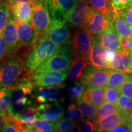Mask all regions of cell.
Returning a JSON list of instances; mask_svg holds the SVG:
<instances>
[{"label":"cell","mask_w":132,"mask_h":132,"mask_svg":"<svg viewBox=\"0 0 132 132\" xmlns=\"http://www.w3.org/2000/svg\"><path fill=\"white\" fill-rule=\"evenodd\" d=\"M45 35L39 37L35 44L29 48L24 64V75L30 77L37 68L45 63L61 47Z\"/></svg>","instance_id":"1"},{"label":"cell","mask_w":132,"mask_h":132,"mask_svg":"<svg viewBox=\"0 0 132 132\" xmlns=\"http://www.w3.org/2000/svg\"><path fill=\"white\" fill-rule=\"evenodd\" d=\"M28 49L23 48L19 53L0 64V86L12 87L23 76Z\"/></svg>","instance_id":"2"},{"label":"cell","mask_w":132,"mask_h":132,"mask_svg":"<svg viewBox=\"0 0 132 132\" xmlns=\"http://www.w3.org/2000/svg\"><path fill=\"white\" fill-rule=\"evenodd\" d=\"M72 50L68 46L62 45L56 52L34 72L44 70H57L68 72L72 61Z\"/></svg>","instance_id":"3"},{"label":"cell","mask_w":132,"mask_h":132,"mask_svg":"<svg viewBox=\"0 0 132 132\" xmlns=\"http://www.w3.org/2000/svg\"><path fill=\"white\" fill-rule=\"evenodd\" d=\"M91 8L88 0H77L73 6L65 13L63 19L72 28H82Z\"/></svg>","instance_id":"4"},{"label":"cell","mask_w":132,"mask_h":132,"mask_svg":"<svg viewBox=\"0 0 132 132\" xmlns=\"http://www.w3.org/2000/svg\"><path fill=\"white\" fill-rule=\"evenodd\" d=\"M70 28L63 19L52 20L50 25L44 35L58 45L69 46L73 37Z\"/></svg>","instance_id":"5"},{"label":"cell","mask_w":132,"mask_h":132,"mask_svg":"<svg viewBox=\"0 0 132 132\" xmlns=\"http://www.w3.org/2000/svg\"><path fill=\"white\" fill-rule=\"evenodd\" d=\"M51 22L52 18L47 0H35L33 4L32 23L39 32V37L45 34Z\"/></svg>","instance_id":"6"},{"label":"cell","mask_w":132,"mask_h":132,"mask_svg":"<svg viewBox=\"0 0 132 132\" xmlns=\"http://www.w3.org/2000/svg\"><path fill=\"white\" fill-rule=\"evenodd\" d=\"M92 45L91 34L84 28L77 29L70 45L72 56L74 57L89 59Z\"/></svg>","instance_id":"7"},{"label":"cell","mask_w":132,"mask_h":132,"mask_svg":"<svg viewBox=\"0 0 132 132\" xmlns=\"http://www.w3.org/2000/svg\"><path fill=\"white\" fill-rule=\"evenodd\" d=\"M67 77V72L50 70L34 72L31 75L30 78L36 86L61 88L64 87V81Z\"/></svg>","instance_id":"8"},{"label":"cell","mask_w":132,"mask_h":132,"mask_svg":"<svg viewBox=\"0 0 132 132\" xmlns=\"http://www.w3.org/2000/svg\"><path fill=\"white\" fill-rule=\"evenodd\" d=\"M113 23L105 15L92 7L82 28L87 30L91 35H99L110 29Z\"/></svg>","instance_id":"9"},{"label":"cell","mask_w":132,"mask_h":132,"mask_svg":"<svg viewBox=\"0 0 132 132\" xmlns=\"http://www.w3.org/2000/svg\"><path fill=\"white\" fill-rule=\"evenodd\" d=\"M110 69H97L88 66L80 77V82L85 86L103 87L106 85Z\"/></svg>","instance_id":"10"},{"label":"cell","mask_w":132,"mask_h":132,"mask_svg":"<svg viewBox=\"0 0 132 132\" xmlns=\"http://www.w3.org/2000/svg\"><path fill=\"white\" fill-rule=\"evenodd\" d=\"M3 35L7 45V58L15 55L23 48L19 42L17 32V23L11 15V14L9 21L3 31Z\"/></svg>","instance_id":"11"},{"label":"cell","mask_w":132,"mask_h":132,"mask_svg":"<svg viewBox=\"0 0 132 132\" xmlns=\"http://www.w3.org/2000/svg\"><path fill=\"white\" fill-rule=\"evenodd\" d=\"M128 112L130 111H124L119 108L118 113L94 120L96 125V131H111L113 128L116 127L120 125L125 126Z\"/></svg>","instance_id":"12"},{"label":"cell","mask_w":132,"mask_h":132,"mask_svg":"<svg viewBox=\"0 0 132 132\" xmlns=\"http://www.w3.org/2000/svg\"><path fill=\"white\" fill-rule=\"evenodd\" d=\"M92 45L89 61L90 65L97 69H109V64L106 59V50L101 45L98 36L92 35Z\"/></svg>","instance_id":"13"},{"label":"cell","mask_w":132,"mask_h":132,"mask_svg":"<svg viewBox=\"0 0 132 132\" xmlns=\"http://www.w3.org/2000/svg\"><path fill=\"white\" fill-rule=\"evenodd\" d=\"M16 23L19 42L23 48H29L39 39V32L32 22L25 23L16 21Z\"/></svg>","instance_id":"14"},{"label":"cell","mask_w":132,"mask_h":132,"mask_svg":"<svg viewBox=\"0 0 132 132\" xmlns=\"http://www.w3.org/2000/svg\"><path fill=\"white\" fill-rule=\"evenodd\" d=\"M38 118L55 122L64 118V111L59 101L39 104L37 106Z\"/></svg>","instance_id":"15"},{"label":"cell","mask_w":132,"mask_h":132,"mask_svg":"<svg viewBox=\"0 0 132 132\" xmlns=\"http://www.w3.org/2000/svg\"><path fill=\"white\" fill-rule=\"evenodd\" d=\"M33 4L34 1L16 2L9 4L11 15L19 22L31 23Z\"/></svg>","instance_id":"16"},{"label":"cell","mask_w":132,"mask_h":132,"mask_svg":"<svg viewBox=\"0 0 132 132\" xmlns=\"http://www.w3.org/2000/svg\"><path fill=\"white\" fill-rule=\"evenodd\" d=\"M130 50H120L116 51L114 58L109 64V69L124 73H132V60Z\"/></svg>","instance_id":"17"},{"label":"cell","mask_w":132,"mask_h":132,"mask_svg":"<svg viewBox=\"0 0 132 132\" xmlns=\"http://www.w3.org/2000/svg\"><path fill=\"white\" fill-rule=\"evenodd\" d=\"M60 87L54 86H39L34 87L33 98L38 104L59 101L60 97Z\"/></svg>","instance_id":"18"},{"label":"cell","mask_w":132,"mask_h":132,"mask_svg":"<svg viewBox=\"0 0 132 132\" xmlns=\"http://www.w3.org/2000/svg\"><path fill=\"white\" fill-rule=\"evenodd\" d=\"M35 86L30 77L24 74L15 85L11 87L12 89V102L15 101L21 97H28L31 95Z\"/></svg>","instance_id":"19"},{"label":"cell","mask_w":132,"mask_h":132,"mask_svg":"<svg viewBox=\"0 0 132 132\" xmlns=\"http://www.w3.org/2000/svg\"><path fill=\"white\" fill-rule=\"evenodd\" d=\"M15 116L19 119L26 132L34 131L35 122L38 118L37 106L35 104L32 103L26 106Z\"/></svg>","instance_id":"20"},{"label":"cell","mask_w":132,"mask_h":132,"mask_svg":"<svg viewBox=\"0 0 132 132\" xmlns=\"http://www.w3.org/2000/svg\"><path fill=\"white\" fill-rule=\"evenodd\" d=\"M52 20L63 19L65 13L77 0H47Z\"/></svg>","instance_id":"21"},{"label":"cell","mask_w":132,"mask_h":132,"mask_svg":"<svg viewBox=\"0 0 132 132\" xmlns=\"http://www.w3.org/2000/svg\"><path fill=\"white\" fill-rule=\"evenodd\" d=\"M97 36L100 44L105 49L112 50L116 52L121 50L119 38L115 30L113 24L110 29Z\"/></svg>","instance_id":"22"},{"label":"cell","mask_w":132,"mask_h":132,"mask_svg":"<svg viewBox=\"0 0 132 132\" xmlns=\"http://www.w3.org/2000/svg\"><path fill=\"white\" fill-rule=\"evenodd\" d=\"M90 65L89 59L74 57L71 61L67 77L70 80H75L81 77L84 72Z\"/></svg>","instance_id":"23"},{"label":"cell","mask_w":132,"mask_h":132,"mask_svg":"<svg viewBox=\"0 0 132 132\" xmlns=\"http://www.w3.org/2000/svg\"><path fill=\"white\" fill-rule=\"evenodd\" d=\"M113 24L120 40L123 38H131L132 26L119 15L118 11L114 16Z\"/></svg>","instance_id":"24"},{"label":"cell","mask_w":132,"mask_h":132,"mask_svg":"<svg viewBox=\"0 0 132 132\" xmlns=\"http://www.w3.org/2000/svg\"><path fill=\"white\" fill-rule=\"evenodd\" d=\"M82 95L85 99L91 102L97 107L105 102V92L102 87L86 86Z\"/></svg>","instance_id":"25"},{"label":"cell","mask_w":132,"mask_h":132,"mask_svg":"<svg viewBox=\"0 0 132 132\" xmlns=\"http://www.w3.org/2000/svg\"><path fill=\"white\" fill-rule=\"evenodd\" d=\"M77 105L83 114L84 116L90 119L95 120L97 118V107L81 95L77 99Z\"/></svg>","instance_id":"26"},{"label":"cell","mask_w":132,"mask_h":132,"mask_svg":"<svg viewBox=\"0 0 132 132\" xmlns=\"http://www.w3.org/2000/svg\"><path fill=\"white\" fill-rule=\"evenodd\" d=\"M127 74V73H124L119 71L110 69L106 86L114 87L119 90L122 85L126 80Z\"/></svg>","instance_id":"27"},{"label":"cell","mask_w":132,"mask_h":132,"mask_svg":"<svg viewBox=\"0 0 132 132\" xmlns=\"http://www.w3.org/2000/svg\"><path fill=\"white\" fill-rule=\"evenodd\" d=\"M54 131L57 132H75L80 131L78 125L75 122L68 119L61 118L53 122Z\"/></svg>","instance_id":"28"},{"label":"cell","mask_w":132,"mask_h":132,"mask_svg":"<svg viewBox=\"0 0 132 132\" xmlns=\"http://www.w3.org/2000/svg\"><path fill=\"white\" fill-rule=\"evenodd\" d=\"M88 1L93 9L102 13L106 16H110L114 11L111 0H88Z\"/></svg>","instance_id":"29"},{"label":"cell","mask_w":132,"mask_h":132,"mask_svg":"<svg viewBox=\"0 0 132 132\" xmlns=\"http://www.w3.org/2000/svg\"><path fill=\"white\" fill-rule=\"evenodd\" d=\"M12 102V89L11 87L0 86V113L6 114Z\"/></svg>","instance_id":"30"},{"label":"cell","mask_w":132,"mask_h":132,"mask_svg":"<svg viewBox=\"0 0 132 132\" xmlns=\"http://www.w3.org/2000/svg\"><path fill=\"white\" fill-rule=\"evenodd\" d=\"M32 102L28 97H21L14 102H11V105L8 108L6 114L8 116H15L19 113L26 106L32 104Z\"/></svg>","instance_id":"31"},{"label":"cell","mask_w":132,"mask_h":132,"mask_svg":"<svg viewBox=\"0 0 132 132\" xmlns=\"http://www.w3.org/2000/svg\"><path fill=\"white\" fill-rule=\"evenodd\" d=\"M118 111L119 108L117 104L108 102H103L100 106L97 107V118L95 119L105 118L114 113H118Z\"/></svg>","instance_id":"32"},{"label":"cell","mask_w":132,"mask_h":132,"mask_svg":"<svg viewBox=\"0 0 132 132\" xmlns=\"http://www.w3.org/2000/svg\"><path fill=\"white\" fill-rule=\"evenodd\" d=\"M11 16V9L9 4L6 0H0V34L7 24Z\"/></svg>","instance_id":"33"},{"label":"cell","mask_w":132,"mask_h":132,"mask_svg":"<svg viewBox=\"0 0 132 132\" xmlns=\"http://www.w3.org/2000/svg\"><path fill=\"white\" fill-rule=\"evenodd\" d=\"M83 114L75 103L72 102L69 103L65 112L66 118L76 123H78L83 119Z\"/></svg>","instance_id":"34"},{"label":"cell","mask_w":132,"mask_h":132,"mask_svg":"<svg viewBox=\"0 0 132 132\" xmlns=\"http://www.w3.org/2000/svg\"><path fill=\"white\" fill-rule=\"evenodd\" d=\"M85 86L80 82L73 81L70 84L67 90V94L71 100H77L82 95L85 90Z\"/></svg>","instance_id":"35"},{"label":"cell","mask_w":132,"mask_h":132,"mask_svg":"<svg viewBox=\"0 0 132 132\" xmlns=\"http://www.w3.org/2000/svg\"><path fill=\"white\" fill-rule=\"evenodd\" d=\"M34 131L37 132H50L54 131L53 122L43 119H37L35 122Z\"/></svg>","instance_id":"36"},{"label":"cell","mask_w":132,"mask_h":132,"mask_svg":"<svg viewBox=\"0 0 132 132\" xmlns=\"http://www.w3.org/2000/svg\"><path fill=\"white\" fill-rule=\"evenodd\" d=\"M103 89L105 92V101L117 104L120 94L119 90L108 86L104 87Z\"/></svg>","instance_id":"37"},{"label":"cell","mask_w":132,"mask_h":132,"mask_svg":"<svg viewBox=\"0 0 132 132\" xmlns=\"http://www.w3.org/2000/svg\"><path fill=\"white\" fill-rule=\"evenodd\" d=\"M80 131L81 132H93L96 131V125L95 122L90 120V119H82L78 122Z\"/></svg>","instance_id":"38"},{"label":"cell","mask_w":132,"mask_h":132,"mask_svg":"<svg viewBox=\"0 0 132 132\" xmlns=\"http://www.w3.org/2000/svg\"><path fill=\"white\" fill-rule=\"evenodd\" d=\"M120 94L124 95L132 99V79L130 73L127 74V78L119 90Z\"/></svg>","instance_id":"39"},{"label":"cell","mask_w":132,"mask_h":132,"mask_svg":"<svg viewBox=\"0 0 132 132\" xmlns=\"http://www.w3.org/2000/svg\"><path fill=\"white\" fill-rule=\"evenodd\" d=\"M118 108L127 111H132V99L124 95L120 94L118 103Z\"/></svg>","instance_id":"40"},{"label":"cell","mask_w":132,"mask_h":132,"mask_svg":"<svg viewBox=\"0 0 132 132\" xmlns=\"http://www.w3.org/2000/svg\"><path fill=\"white\" fill-rule=\"evenodd\" d=\"M7 58V48L3 32L0 34V64Z\"/></svg>","instance_id":"41"},{"label":"cell","mask_w":132,"mask_h":132,"mask_svg":"<svg viewBox=\"0 0 132 132\" xmlns=\"http://www.w3.org/2000/svg\"><path fill=\"white\" fill-rule=\"evenodd\" d=\"M114 9L118 11L125 9L132 3V0H111Z\"/></svg>","instance_id":"42"},{"label":"cell","mask_w":132,"mask_h":132,"mask_svg":"<svg viewBox=\"0 0 132 132\" xmlns=\"http://www.w3.org/2000/svg\"><path fill=\"white\" fill-rule=\"evenodd\" d=\"M119 14L132 26V3L125 9L118 11Z\"/></svg>","instance_id":"43"},{"label":"cell","mask_w":132,"mask_h":132,"mask_svg":"<svg viewBox=\"0 0 132 132\" xmlns=\"http://www.w3.org/2000/svg\"><path fill=\"white\" fill-rule=\"evenodd\" d=\"M120 46L121 50H130L132 49L131 38H123L120 40Z\"/></svg>","instance_id":"44"},{"label":"cell","mask_w":132,"mask_h":132,"mask_svg":"<svg viewBox=\"0 0 132 132\" xmlns=\"http://www.w3.org/2000/svg\"><path fill=\"white\" fill-rule=\"evenodd\" d=\"M106 59L108 61V64H110L116 55V51L112 50H106Z\"/></svg>","instance_id":"45"},{"label":"cell","mask_w":132,"mask_h":132,"mask_svg":"<svg viewBox=\"0 0 132 132\" xmlns=\"http://www.w3.org/2000/svg\"><path fill=\"white\" fill-rule=\"evenodd\" d=\"M111 131L113 132H130L132 131L131 130L125 126H123V125H120V126L116 127L113 128Z\"/></svg>","instance_id":"46"},{"label":"cell","mask_w":132,"mask_h":132,"mask_svg":"<svg viewBox=\"0 0 132 132\" xmlns=\"http://www.w3.org/2000/svg\"><path fill=\"white\" fill-rule=\"evenodd\" d=\"M6 114L0 113V130H1L3 125H4L5 120H6Z\"/></svg>","instance_id":"47"},{"label":"cell","mask_w":132,"mask_h":132,"mask_svg":"<svg viewBox=\"0 0 132 132\" xmlns=\"http://www.w3.org/2000/svg\"><path fill=\"white\" fill-rule=\"evenodd\" d=\"M6 1L9 4H11L16 2H31V1H34L35 0H6Z\"/></svg>","instance_id":"48"},{"label":"cell","mask_w":132,"mask_h":132,"mask_svg":"<svg viewBox=\"0 0 132 132\" xmlns=\"http://www.w3.org/2000/svg\"><path fill=\"white\" fill-rule=\"evenodd\" d=\"M130 52H131V60H132V49L130 50Z\"/></svg>","instance_id":"49"},{"label":"cell","mask_w":132,"mask_h":132,"mask_svg":"<svg viewBox=\"0 0 132 132\" xmlns=\"http://www.w3.org/2000/svg\"><path fill=\"white\" fill-rule=\"evenodd\" d=\"M130 77H131V78L132 79V73H130Z\"/></svg>","instance_id":"50"},{"label":"cell","mask_w":132,"mask_h":132,"mask_svg":"<svg viewBox=\"0 0 132 132\" xmlns=\"http://www.w3.org/2000/svg\"><path fill=\"white\" fill-rule=\"evenodd\" d=\"M131 40H132V35H131Z\"/></svg>","instance_id":"51"}]
</instances>
